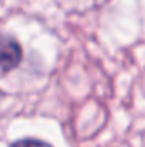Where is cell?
Returning <instances> with one entry per match:
<instances>
[{"instance_id":"6da1fadb","label":"cell","mask_w":145,"mask_h":147,"mask_svg":"<svg viewBox=\"0 0 145 147\" xmlns=\"http://www.w3.org/2000/svg\"><path fill=\"white\" fill-rule=\"evenodd\" d=\"M24 58V50L21 46V43L17 41V38L10 36V34H3L2 38V74L7 75L9 72L15 70Z\"/></svg>"},{"instance_id":"7a4b0ae2","label":"cell","mask_w":145,"mask_h":147,"mask_svg":"<svg viewBox=\"0 0 145 147\" xmlns=\"http://www.w3.org/2000/svg\"><path fill=\"white\" fill-rule=\"evenodd\" d=\"M9 147H53V146L50 142H46V140L36 139V137H24V139L14 140Z\"/></svg>"}]
</instances>
